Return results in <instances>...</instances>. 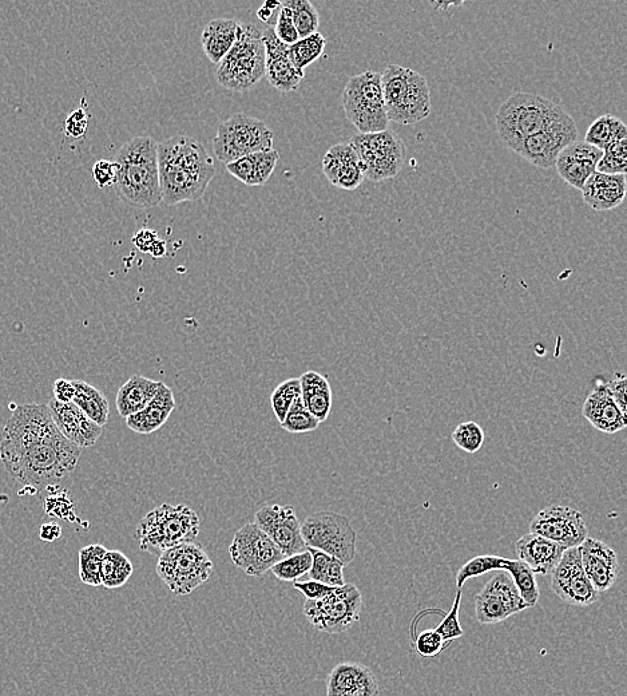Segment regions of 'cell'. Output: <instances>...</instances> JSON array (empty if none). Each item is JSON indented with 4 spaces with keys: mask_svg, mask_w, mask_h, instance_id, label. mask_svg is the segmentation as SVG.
I'll return each instance as SVG.
<instances>
[{
    "mask_svg": "<svg viewBox=\"0 0 627 696\" xmlns=\"http://www.w3.org/2000/svg\"><path fill=\"white\" fill-rule=\"evenodd\" d=\"M53 393L55 401L62 403L73 402L75 395V387L73 381L69 379L59 378L55 381L53 386Z\"/></svg>",
    "mask_w": 627,
    "mask_h": 696,
    "instance_id": "cell-56",
    "label": "cell"
},
{
    "mask_svg": "<svg viewBox=\"0 0 627 696\" xmlns=\"http://www.w3.org/2000/svg\"><path fill=\"white\" fill-rule=\"evenodd\" d=\"M529 608L506 573L487 581L475 596V616L480 624H498Z\"/></svg>",
    "mask_w": 627,
    "mask_h": 696,
    "instance_id": "cell-15",
    "label": "cell"
},
{
    "mask_svg": "<svg viewBox=\"0 0 627 696\" xmlns=\"http://www.w3.org/2000/svg\"><path fill=\"white\" fill-rule=\"evenodd\" d=\"M133 564L125 553L107 551L102 560L101 581L107 589H118L128 583L133 575Z\"/></svg>",
    "mask_w": 627,
    "mask_h": 696,
    "instance_id": "cell-37",
    "label": "cell"
},
{
    "mask_svg": "<svg viewBox=\"0 0 627 696\" xmlns=\"http://www.w3.org/2000/svg\"><path fill=\"white\" fill-rule=\"evenodd\" d=\"M551 575V591L563 603L573 607H589L597 603L599 592L583 571L579 547L566 549Z\"/></svg>",
    "mask_w": 627,
    "mask_h": 696,
    "instance_id": "cell-17",
    "label": "cell"
},
{
    "mask_svg": "<svg viewBox=\"0 0 627 696\" xmlns=\"http://www.w3.org/2000/svg\"><path fill=\"white\" fill-rule=\"evenodd\" d=\"M255 524L285 557L307 551L301 535V522L291 505H265L256 513Z\"/></svg>",
    "mask_w": 627,
    "mask_h": 696,
    "instance_id": "cell-18",
    "label": "cell"
},
{
    "mask_svg": "<svg viewBox=\"0 0 627 696\" xmlns=\"http://www.w3.org/2000/svg\"><path fill=\"white\" fill-rule=\"evenodd\" d=\"M273 149V132L265 122L236 113L218 126L213 150L225 165L249 154Z\"/></svg>",
    "mask_w": 627,
    "mask_h": 696,
    "instance_id": "cell-9",
    "label": "cell"
},
{
    "mask_svg": "<svg viewBox=\"0 0 627 696\" xmlns=\"http://www.w3.org/2000/svg\"><path fill=\"white\" fill-rule=\"evenodd\" d=\"M627 170V140L613 142L603 150L597 172L605 174H626Z\"/></svg>",
    "mask_w": 627,
    "mask_h": 696,
    "instance_id": "cell-46",
    "label": "cell"
},
{
    "mask_svg": "<svg viewBox=\"0 0 627 696\" xmlns=\"http://www.w3.org/2000/svg\"><path fill=\"white\" fill-rule=\"evenodd\" d=\"M460 604H462V589H459L458 593H456L450 612L444 616L442 623L435 628V631L442 636L444 642L450 643L452 640L462 638L464 634L459 620Z\"/></svg>",
    "mask_w": 627,
    "mask_h": 696,
    "instance_id": "cell-48",
    "label": "cell"
},
{
    "mask_svg": "<svg viewBox=\"0 0 627 696\" xmlns=\"http://www.w3.org/2000/svg\"><path fill=\"white\" fill-rule=\"evenodd\" d=\"M617 377L613 381L606 383L607 389H609L611 397H613L614 402L617 403L619 410L622 411L623 415H627V405H626V377L623 374H615Z\"/></svg>",
    "mask_w": 627,
    "mask_h": 696,
    "instance_id": "cell-54",
    "label": "cell"
},
{
    "mask_svg": "<svg viewBox=\"0 0 627 696\" xmlns=\"http://www.w3.org/2000/svg\"><path fill=\"white\" fill-rule=\"evenodd\" d=\"M502 571L509 573L523 601L529 608L535 607L539 600V587L533 571L521 560L503 559Z\"/></svg>",
    "mask_w": 627,
    "mask_h": 696,
    "instance_id": "cell-38",
    "label": "cell"
},
{
    "mask_svg": "<svg viewBox=\"0 0 627 696\" xmlns=\"http://www.w3.org/2000/svg\"><path fill=\"white\" fill-rule=\"evenodd\" d=\"M299 397H301L299 378L287 379V381L280 383L275 391H273L271 395L272 410L280 423L284 421L285 415H287L289 409H291L292 403Z\"/></svg>",
    "mask_w": 627,
    "mask_h": 696,
    "instance_id": "cell-45",
    "label": "cell"
},
{
    "mask_svg": "<svg viewBox=\"0 0 627 696\" xmlns=\"http://www.w3.org/2000/svg\"><path fill=\"white\" fill-rule=\"evenodd\" d=\"M62 528L59 527L55 522H49V524L42 525L41 531H39V537L42 541L46 543H54L58 539H61Z\"/></svg>",
    "mask_w": 627,
    "mask_h": 696,
    "instance_id": "cell-57",
    "label": "cell"
},
{
    "mask_svg": "<svg viewBox=\"0 0 627 696\" xmlns=\"http://www.w3.org/2000/svg\"><path fill=\"white\" fill-rule=\"evenodd\" d=\"M583 201L594 211H611L626 197V174H591L582 188Z\"/></svg>",
    "mask_w": 627,
    "mask_h": 696,
    "instance_id": "cell-25",
    "label": "cell"
},
{
    "mask_svg": "<svg viewBox=\"0 0 627 696\" xmlns=\"http://www.w3.org/2000/svg\"><path fill=\"white\" fill-rule=\"evenodd\" d=\"M75 395L73 403L97 425L103 427L109 421L110 406L105 394L83 381H73Z\"/></svg>",
    "mask_w": 627,
    "mask_h": 696,
    "instance_id": "cell-34",
    "label": "cell"
},
{
    "mask_svg": "<svg viewBox=\"0 0 627 696\" xmlns=\"http://www.w3.org/2000/svg\"><path fill=\"white\" fill-rule=\"evenodd\" d=\"M452 441L464 452L475 454L484 444V431L476 422H464L452 433Z\"/></svg>",
    "mask_w": 627,
    "mask_h": 696,
    "instance_id": "cell-47",
    "label": "cell"
},
{
    "mask_svg": "<svg viewBox=\"0 0 627 696\" xmlns=\"http://www.w3.org/2000/svg\"><path fill=\"white\" fill-rule=\"evenodd\" d=\"M566 110L545 97L517 93L507 98L496 113V129L500 140L510 150L519 142L542 132Z\"/></svg>",
    "mask_w": 627,
    "mask_h": 696,
    "instance_id": "cell-5",
    "label": "cell"
},
{
    "mask_svg": "<svg viewBox=\"0 0 627 696\" xmlns=\"http://www.w3.org/2000/svg\"><path fill=\"white\" fill-rule=\"evenodd\" d=\"M87 129H89V116H87L85 108H79L74 110L65 121V134L66 137L82 138L85 136Z\"/></svg>",
    "mask_w": 627,
    "mask_h": 696,
    "instance_id": "cell-51",
    "label": "cell"
},
{
    "mask_svg": "<svg viewBox=\"0 0 627 696\" xmlns=\"http://www.w3.org/2000/svg\"><path fill=\"white\" fill-rule=\"evenodd\" d=\"M311 567L312 556L307 549V551L296 553V555L284 557L279 563L273 565L271 571L277 579L295 583V581H299L300 577L307 575L311 571Z\"/></svg>",
    "mask_w": 627,
    "mask_h": 696,
    "instance_id": "cell-42",
    "label": "cell"
},
{
    "mask_svg": "<svg viewBox=\"0 0 627 696\" xmlns=\"http://www.w3.org/2000/svg\"><path fill=\"white\" fill-rule=\"evenodd\" d=\"M176 409V399L169 386L161 383L156 397L140 413L126 418L129 429L138 434H152L168 422L170 414Z\"/></svg>",
    "mask_w": 627,
    "mask_h": 696,
    "instance_id": "cell-29",
    "label": "cell"
},
{
    "mask_svg": "<svg viewBox=\"0 0 627 696\" xmlns=\"http://www.w3.org/2000/svg\"><path fill=\"white\" fill-rule=\"evenodd\" d=\"M82 449L59 431L33 440L0 441V461L15 481L35 490L51 489L77 468Z\"/></svg>",
    "mask_w": 627,
    "mask_h": 696,
    "instance_id": "cell-1",
    "label": "cell"
},
{
    "mask_svg": "<svg viewBox=\"0 0 627 696\" xmlns=\"http://www.w3.org/2000/svg\"><path fill=\"white\" fill-rule=\"evenodd\" d=\"M349 144L359 157L364 179L372 183L394 179L406 160V145L394 132L359 133Z\"/></svg>",
    "mask_w": 627,
    "mask_h": 696,
    "instance_id": "cell-10",
    "label": "cell"
},
{
    "mask_svg": "<svg viewBox=\"0 0 627 696\" xmlns=\"http://www.w3.org/2000/svg\"><path fill=\"white\" fill-rule=\"evenodd\" d=\"M447 642L435 630L423 631L415 640V650L423 658H435L446 650Z\"/></svg>",
    "mask_w": 627,
    "mask_h": 696,
    "instance_id": "cell-49",
    "label": "cell"
},
{
    "mask_svg": "<svg viewBox=\"0 0 627 696\" xmlns=\"http://www.w3.org/2000/svg\"><path fill=\"white\" fill-rule=\"evenodd\" d=\"M343 108L359 133L386 132L390 121L384 105L382 74L368 70L349 78L343 92Z\"/></svg>",
    "mask_w": 627,
    "mask_h": 696,
    "instance_id": "cell-7",
    "label": "cell"
},
{
    "mask_svg": "<svg viewBox=\"0 0 627 696\" xmlns=\"http://www.w3.org/2000/svg\"><path fill=\"white\" fill-rule=\"evenodd\" d=\"M93 177L99 188L111 187L117 177L114 161L99 160L93 166Z\"/></svg>",
    "mask_w": 627,
    "mask_h": 696,
    "instance_id": "cell-52",
    "label": "cell"
},
{
    "mask_svg": "<svg viewBox=\"0 0 627 696\" xmlns=\"http://www.w3.org/2000/svg\"><path fill=\"white\" fill-rule=\"evenodd\" d=\"M578 136L574 118L565 112L542 132L519 142L511 150L538 168L550 169L555 166L562 150L577 141Z\"/></svg>",
    "mask_w": 627,
    "mask_h": 696,
    "instance_id": "cell-14",
    "label": "cell"
},
{
    "mask_svg": "<svg viewBox=\"0 0 627 696\" xmlns=\"http://www.w3.org/2000/svg\"><path fill=\"white\" fill-rule=\"evenodd\" d=\"M307 549L312 556V567L308 572L311 580L319 581L329 587H343L345 565L327 553L313 548Z\"/></svg>",
    "mask_w": 627,
    "mask_h": 696,
    "instance_id": "cell-36",
    "label": "cell"
},
{
    "mask_svg": "<svg viewBox=\"0 0 627 696\" xmlns=\"http://www.w3.org/2000/svg\"><path fill=\"white\" fill-rule=\"evenodd\" d=\"M323 172L333 187L355 191L364 181L359 157L349 142L333 145L323 158Z\"/></svg>",
    "mask_w": 627,
    "mask_h": 696,
    "instance_id": "cell-24",
    "label": "cell"
},
{
    "mask_svg": "<svg viewBox=\"0 0 627 696\" xmlns=\"http://www.w3.org/2000/svg\"><path fill=\"white\" fill-rule=\"evenodd\" d=\"M582 414L591 426L602 433L615 434L626 427V415L619 410L606 385L591 391L583 403Z\"/></svg>",
    "mask_w": 627,
    "mask_h": 696,
    "instance_id": "cell-27",
    "label": "cell"
},
{
    "mask_svg": "<svg viewBox=\"0 0 627 696\" xmlns=\"http://www.w3.org/2000/svg\"><path fill=\"white\" fill-rule=\"evenodd\" d=\"M213 561L197 543L170 548L158 556L157 573L162 583L177 596H188L212 576Z\"/></svg>",
    "mask_w": 627,
    "mask_h": 696,
    "instance_id": "cell-8",
    "label": "cell"
},
{
    "mask_svg": "<svg viewBox=\"0 0 627 696\" xmlns=\"http://www.w3.org/2000/svg\"><path fill=\"white\" fill-rule=\"evenodd\" d=\"M157 146L152 137H134L115 154V191L132 207L146 209L162 203Z\"/></svg>",
    "mask_w": 627,
    "mask_h": 696,
    "instance_id": "cell-3",
    "label": "cell"
},
{
    "mask_svg": "<svg viewBox=\"0 0 627 696\" xmlns=\"http://www.w3.org/2000/svg\"><path fill=\"white\" fill-rule=\"evenodd\" d=\"M502 565L503 557L492 555L476 556L460 568L458 576H456V587L462 589L464 583L474 579V577L483 576L492 571H502Z\"/></svg>",
    "mask_w": 627,
    "mask_h": 696,
    "instance_id": "cell-44",
    "label": "cell"
},
{
    "mask_svg": "<svg viewBox=\"0 0 627 696\" xmlns=\"http://www.w3.org/2000/svg\"><path fill=\"white\" fill-rule=\"evenodd\" d=\"M238 29H240V22L225 18L213 19L204 27L201 45L210 62L220 65L222 59L236 43Z\"/></svg>",
    "mask_w": 627,
    "mask_h": 696,
    "instance_id": "cell-31",
    "label": "cell"
},
{
    "mask_svg": "<svg viewBox=\"0 0 627 696\" xmlns=\"http://www.w3.org/2000/svg\"><path fill=\"white\" fill-rule=\"evenodd\" d=\"M602 150L585 141H574L559 154L555 166L562 180L571 187L581 189L591 174L597 172V165L602 157Z\"/></svg>",
    "mask_w": 627,
    "mask_h": 696,
    "instance_id": "cell-22",
    "label": "cell"
},
{
    "mask_svg": "<svg viewBox=\"0 0 627 696\" xmlns=\"http://www.w3.org/2000/svg\"><path fill=\"white\" fill-rule=\"evenodd\" d=\"M200 529V517L189 506L162 504L142 518L134 537L140 541L141 551L160 556L170 548L196 541Z\"/></svg>",
    "mask_w": 627,
    "mask_h": 696,
    "instance_id": "cell-4",
    "label": "cell"
},
{
    "mask_svg": "<svg viewBox=\"0 0 627 696\" xmlns=\"http://www.w3.org/2000/svg\"><path fill=\"white\" fill-rule=\"evenodd\" d=\"M47 407L59 433L79 449L91 448L101 438L102 427L91 421L73 402L62 403L53 398Z\"/></svg>",
    "mask_w": 627,
    "mask_h": 696,
    "instance_id": "cell-19",
    "label": "cell"
},
{
    "mask_svg": "<svg viewBox=\"0 0 627 696\" xmlns=\"http://www.w3.org/2000/svg\"><path fill=\"white\" fill-rule=\"evenodd\" d=\"M293 587L297 589L300 593H303L305 599L307 600H320L328 596L329 593L333 592L336 587H329L319 581L308 580V581H295Z\"/></svg>",
    "mask_w": 627,
    "mask_h": 696,
    "instance_id": "cell-53",
    "label": "cell"
},
{
    "mask_svg": "<svg viewBox=\"0 0 627 696\" xmlns=\"http://www.w3.org/2000/svg\"><path fill=\"white\" fill-rule=\"evenodd\" d=\"M327 46L323 34L315 33L311 37L299 39L295 45L289 46V57L296 69L305 73V69L321 57Z\"/></svg>",
    "mask_w": 627,
    "mask_h": 696,
    "instance_id": "cell-40",
    "label": "cell"
},
{
    "mask_svg": "<svg viewBox=\"0 0 627 696\" xmlns=\"http://www.w3.org/2000/svg\"><path fill=\"white\" fill-rule=\"evenodd\" d=\"M273 31H275L277 39L287 46L295 45L300 39L295 23H293L291 10L284 6H281L279 9L276 26L273 27Z\"/></svg>",
    "mask_w": 627,
    "mask_h": 696,
    "instance_id": "cell-50",
    "label": "cell"
},
{
    "mask_svg": "<svg viewBox=\"0 0 627 696\" xmlns=\"http://www.w3.org/2000/svg\"><path fill=\"white\" fill-rule=\"evenodd\" d=\"M229 555L233 564L250 577L264 576L285 557L255 522L244 525L236 532Z\"/></svg>",
    "mask_w": 627,
    "mask_h": 696,
    "instance_id": "cell-13",
    "label": "cell"
},
{
    "mask_svg": "<svg viewBox=\"0 0 627 696\" xmlns=\"http://www.w3.org/2000/svg\"><path fill=\"white\" fill-rule=\"evenodd\" d=\"M431 114L430 86L424 75L412 70L402 104L388 120L400 125H415Z\"/></svg>",
    "mask_w": 627,
    "mask_h": 696,
    "instance_id": "cell-28",
    "label": "cell"
},
{
    "mask_svg": "<svg viewBox=\"0 0 627 696\" xmlns=\"http://www.w3.org/2000/svg\"><path fill=\"white\" fill-rule=\"evenodd\" d=\"M279 160V152L275 149H269L230 162L226 165V170L232 174L234 179L241 181L248 187H263L271 179Z\"/></svg>",
    "mask_w": 627,
    "mask_h": 696,
    "instance_id": "cell-30",
    "label": "cell"
},
{
    "mask_svg": "<svg viewBox=\"0 0 627 696\" xmlns=\"http://www.w3.org/2000/svg\"><path fill=\"white\" fill-rule=\"evenodd\" d=\"M378 679L364 664L343 662L329 672L327 696H379Z\"/></svg>",
    "mask_w": 627,
    "mask_h": 696,
    "instance_id": "cell-23",
    "label": "cell"
},
{
    "mask_svg": "<svg viewBox=\"0 0 627 696\" xmlns=\"http://www.w3.org/2000/svg\"><path fill=\"white\" fill-rule=\"evenodd\" d=\"M281 429L292 434L311 433L319 427L320 422L307 409H305L303 399L296 398L292 403L285 419L280 423Z\"/></svg>",
    "mask_w": 627,
    "mask_h": 696,
    "instance_id": "cell-43",
    "label": "cell"
},
{
    "mask_svg": "<svg viewBox=\"0 0 627 696\" xmlns=\"http://www.w3.org/2000/svg\"><path fill=\"white\" fill-rule=\"evenodd\" d=\"M107 549L103 545H87L79 551V579L90 587H101L102 560Z\"/></svg>",
    "mask_w": 627,
    "mask_h": 696,
    "instance_id": "cell-41",
    "label": "cell"
},
{
    "mask_svg": "<svg viewBox=\"0 0 627 696\" xmlns=\"http://www.w3.org/2000/svg\"><path fill=\"white\" fill-rule=\"evenodd\" d=\"M267 73V55L263 31L255 25H242L232 50L225 55L216 71L217 82L234 93L255 89Z\"/></svg>",
    "mask_w": 627,
    "mask_h": 696,
    "instance_id": "cell-6",
    "label": "cell"
},
{
    "mask_svg": "<svg viewBox=\"0 0 627 696\" xmlns=\"http://www.w3.org/2000/svg\"><path fill=\"white\" fill-rule=\"evenodd\" d=\"M515 551L519 560L523 561L534 575H547L557 567L566 548L530 532L517 541Z\"/></svg>",
    "mask_w": 627,
    "mask_h": 696,
    "instance_id": "cell-26",
    "label": "cell"
},
{
    "mask_svg": "<svg viewBox=\"0 0 627 696\" xmlns=\"http://www.w3.org/2000/svg\"><path fill=\"white\" fill-rule=\"evenodd\" d=\"M530 532L546 537L566 549L581 547L583 541L589 537L583 514L577 509L563 505L542 509L531 521Z\"/></svg>",
    "mask_w": 627,
    "mask_h": 696,
    "instance_id": "cell-16",
    "label": "cell"
},
{
    "mask_svg": "<svg viewBox=\"0 0 627 696\" xmlns=\"http://www.w3.org/2000/svg\"><path fill=\"white\" fill-rule=\"evenodd\" d=\"M281 6L291 10L293 23L299 38H308L317 33L320 26V15L309 0H285Z\"/></svg>",
    "mask_w": 627,
    "mask_h": 696,
    "instance_id": "cell-39",
    "label": "cell"
},
{
    "mask_svg": "<svg viewBox=\"0 0 627 696\" xmlns=\"http://www.w3.org/2000/svg\"><path fill=\"white\" fill-rule=\"evenodd\" d=\"M158 239H160V237H158V233L156 231L149 228H142L136 233V235L133 236L132 241L134 247H136L138 251L149 253L150 249L153 247V244L156 243Z\"/></svg>",
    "mask_w": 627,
    "mask_h": 696,
    "instance_id": "cell-55",
    "label": "cell"
},
{
    "mask_svg": "<svg viewBox=\"0 0 627 696\" xmlns=\"http://www.w3.org/2000/svg\"><path fill=\"white\" fill-rule=\"evenodd\" d=\"M301 535L307 548L336 557L347 567L356 556L357 533L343 514L317 512L301 524Z\"/></svg>",
    "mask_w": 627,
    "mask_h": 696,
    "instance_id": "cell-11",
    "label": "cell"
},
{
    "mask_svg": "<svg viewBox=\"0 0 627 696\" xmlns=\"http://www.w3.org/2000/svg\"><path fill=\"white\" fill-rule=\"evenodd\" d=\"M299 379L305 409L320 423L327 421L332 410V389L328 379L317 371H307Z\"/></svg>",
    "mask_w": 627,
    "mask_h": 696,
    "instance_id": "cell-33",
    "label": "cell"
},
{
    "mask_svg": "<svg viewBox=\"0 0 627 696\" xmlns=\"http://www.w3.org/2000/svg\"><path fill=\"white\" fill-rule=\"evenodd\" d=\"M280 7L281 2H276V0H268V2H265L264 6L257 11V18H259L261 22L269 23L273 17V14H275V11L279 10Z\"/></svg>",
    "mask_w": 627,
    "mask_h": 696,
    "instance_id": "cell-58",
    "label": "cell"
},
{
    "mask_svg": "<svg viewBox=\"0 0 627 696\" xmlns=\"http://www.w3.org/2000/svg\"><path fill=\"white\" fill-rule=\"evenodd\" d=\"M265 55H267V75L269 83L281 93L297 90L305 73L297 70L289 57V46L277 39L273 27L263 31Z\"/></svg>",
    "mask_w": 627,
    "mask_h": 696,
    "instance_id": "cell-20",
    "label": "cell"
},
{
    "mask_svg": "<svg viewBox=\"0 0 627 696\" xmlns=\"http://www.w3.org/2000/svg\"><path fill=\"white\" fill-rule=\"evenodd\" d=\"M162 382L153 381L142 375H133L125 385L118 390L115 405H117L118 414L122 418H128L130 415L140 413L144 410L149 402L156 397L158 389Z\"/></svg>",
    "mask_w": 627,
    "mask_h": 696,
    "instance_id": "cell-32",
    "label": "cell"
},
{
    "mask_svg": "<svg viewBox=\"0 0 627 696\" xmlns=\"http://www.w3.org/2000/svg\"><path fill=\"white\" fill-rule=\"evenodd\" d=\"M150 255L156 257V259H162L166 255V243L164 240L158 239L156 243L153 244L152 249H150Z\"/></svg>",
    "mask_w": 627,
    "mask_h": 696,
    "instance_id": "cell-59",
    "label": "cell"
},
{
    "mask_svg": "<svg viewBox=\"0 0 627 696\" xmlns=\"http://www.w3.org/2000/svg\"><path fill=\"white\" fill-rule=\"evenodd\" d=\"M581 561L587 579L599 593L613 588L618 579L619 563L617 553L602 541L587 537L581 547Z\"/></svg>",
    "mask_w": 627,
    "mask_h": 696,
    "instance_id": "cell-21",
    "label": "cell"
},
{
    "mask_svg": "<svg viewBox=\"0 0 627 696\" xmlns=\"http://www.w3.org/2000/svg\"><path fill=\"white\" fill-rule=\"evenodd\" d=\"M157 150L162 201L173 207L200 200L216 176V162L205 146L196 138L174 136Z\"/></svg>",
    "mask_w": 627,
    "mask_h": 696,
    "instance_id": "cell-2",
    "label": "cell"
},
{
    "mask_svg": "<svg viewBox=\"0 0 627 696\" xmlns=\"http://www.w3.org/2000/svg\"><path fill=\"white\" fill-rule=\"evenodd\" d=\"M363 597L353 584L336 587L320 600H307L304 615L316 630L329 635L343 634L360 618Z\"/></svg>",
    "mask_w": 627,
    "mask_h": 696,
    "instance_id": "cell-12",
    "label": "cell"
},
{
    "mask_svg": "<svg viewBox=\"0 0 627 696\" xmlns=\"http://www.w3.org/2000/svg\"><path fill=\"white\" fill-rule=\"evenodd\" d=\"M627 140V128L625 122L611 114H603L587 129L585 142L601 149L602 152L615 141Z\"/></svg>",
    "mask_w": 627,
    "mask_h": 696,
    "instance_id": "cell-35",
    "label": "cell"
}]
</instances>
